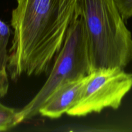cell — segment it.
<instances>
[{"label":"cell","instance_id":"obj_1","mask_svg":"<svg viewBox=\"0 0 132 132\" xmlns=\"http://www.w3.org/2000/svg\"><path fill=\"white\" fill-rule=\"evenodd\" d=\"M7 72L16 81L48 73L69 28L81 17V0H16Z\"/></svg>","mask_w":132,"mask_h":132},{"label":"cell","instance_id":"obj_9","mask_svg":"<svg viewBox=\"0 0 132 132\" xmlns=\"http://www.w3.org/2000/svg\"><path fill=\"white\" fill-rule=\"evenodd\" d=\"M9 87V82L7 70H0V99L6 95Z\"/></svg>","mask_w":132,"mask_h":132},{"label":"cell","instance_id":"obj_2","mask_svg":"<svg viewBox=\"0 0 132 132\" xmlns=\"http://www.w3.org/2000/svg\"><path fill=\"white\" fill-rule=\"evenodd\" d=\"M81 18L87 36L93 71L125 68L132 61V35L113 0H81Z\"/></svg>","mask_w":132,"mask_h":132},{"label":"cell","instance_id":"obj_8","mask_svg":"<svg viewBox=\"0 0 132 132\" xmlns=\"http://www.w3.org/2000/svg\"><path fill=\"white\" fill-rule=\"evenodd\" d=\"M121 17L126 22L132 17V0H113Z\"/></svg>","mask_w":132,"mask_h":132},{"label":"cell","instance_id":"obj_4","mask_svg":"<svg viewBox=\"0 0 132 132\" xmlns=\"http://www.w3.org/2000/svg\"><path fill=\"white\" fill-rule=\"evenodd\" d=\"M131 88L132 73L124 68L97 69L92 72L77 103L67 113L72 117H85L107 108L117 110Z\"/></svg>","mask_w":132,"mask_h":132},{"label":"cell","instance_id":"obj_6","mask_svg":"<svg viewBox=\"0 0 132 132\" xmlns=\"http://www.w3.org/2000/svg\"><path fill=\"white\" fill-rule=\"evenodd\" d=\"M10 36L9 25L0 19V70H7L9 52L7 46Z\"/></svg>","mask_w":132,"mask_h":132},{"label":"cell","instance_id":"obj_5","mask_svg":"<svg viewBox=\"0 0 132 132\" xmlns=\"http://www.w3.org/2000/svg\"><path fill=\"white\" fill-rule=\"evenodd\" d=\"M92 73L78 79L67 81L59 86L43 104L39 114L48 118L58 119L76 105Z\"/></svg>","mask_w":132,"mask_h":132},{"label":"cell","instance_id":"obj_3","mask_svg":"<svg viewBox=\"0 0 132 132\" xmlns=\"http://www.w3.org/2000/svg\"><path fill=\"white\" fill-rule=\"evenodd\" d=\"M92 72L86 29L80 17L70 27L46 82L33 99L17 112V125L38 115L43 104L59 86Z\"/></svg>","mask_w":132,"mask_h":132},{"label":"cell","instance_id":"obj_7","mask_svg":"<svg viewBox=\"0 0 132 132\" xmlns=\"http://www.w3.org/2000/svg\"><path fill=\"white\" fill-rule=\"evenodd\" d=\"M17 111L0 102V131H5L17 125Z\"/></svg>","mask_w":132,"mask_h":132}]
</instances>
